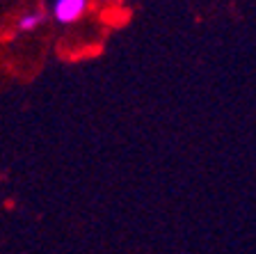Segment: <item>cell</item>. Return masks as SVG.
<instances>
[{
  "label": "cell",
  "instance_id": "obj_1",
  "mask_svg": "<svg viewBox=\"0 0 256 254\" xmlns=\"http://www.w3.org/2000/svg\"><path fill=\"white\" fill-rule=\"evenodd\" d=\"M90 10V0H53L50 16L60 26H74Z\"/></svg>",
  "mask_w": 256,
  "mask_h": 254
},
{
  "label": "cell",
  "instance_id": "obj_2",
  "mask_svg": "<svg viewBox=\"0 0 256 254\" xmlns=\"http://www.w3.org/2000/svg\"><path fill=\"white\" fill-rule=\"evenodd\" d=\"M48 14L44 10H30V12H23L18 19H16V30L18 32H34L37 28H42L46 23Z\"/></svg>",
  "mask_w": 256,
  "mask_h": 254
},
{
  "label": "cell",
  "instance_id": "obj_3",
  "mask_svg": "<svg viewBox=\"0 0 256 254\" xmlns=\"http://www.w3.org/2000/svg\"><path fill=\"white\" fill-rule=\"evenodd\" d=\"M94 3H98V5H112L114 0H94Z\"/></svg>",
  "mask_w": 256,
  "mask_h": 254
}]
</instances>
